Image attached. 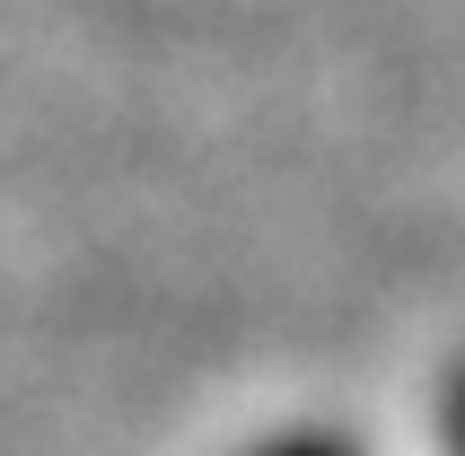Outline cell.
<instances>
[{
    "instance_id": "cell-1",
    "label": "cell",
    "mask_w": 465,
    "mask_h": 456,
    "mask_svg": "<svg viewBox=\"0 0 465 456\" xmlns=\"http://www.w3.org/2000/svg\"><path fill=\"white\" fill-rule=\"evenodd\" d=\"M229 456H369L361 431H342V421H316V412H299V421H272V431L237 439Z\"/></svg>"
},
{
    "instance_id": "cell-2",
    "label": "cell",
    "mask_w": 465,
    "mask_h": 456,
    "mask_svg": "<svg viewBox=\"0 0 465 456\" xmlns=\"http://www.w3.org/2000/svg\"><path fill=\"white\" fill-rule=\"evenodd\" d=\"M430 448H440V456H465V360H448L440 395H430Z\"/></svg>"
}]
</instances>
